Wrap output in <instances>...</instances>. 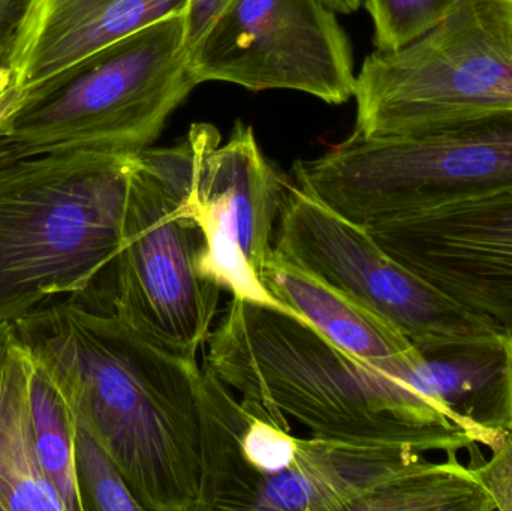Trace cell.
Returning <instances> with one entry per match:
<instances>
[{
  "label": "cell",
  "mask_w": 512,
  "mask_h": 511,
  "mask_svg": "<svg viewBox=\"0 0 512 511\" xmlns=\"http://www.w3.org/2000/svg\"><path fill=\"white\" fill-rule=\"evenodd\" d=\"M143 511H201L203 366L141 335L95 284L12 323Z\"/></svg>",
  "instance_id": "obj_1"
},
{
  "label": "cell",
  "mask_w": 512,
  "mask_h": 511,
  "mask_svg": "<svg viewBox=\"0 0 512 511\" xmlns=\"http://www.w3.org/2000/svg\"><path fill=\"white\" fill-rule=\"evenodd\" d=\"M203 366L277 425L312 437L459 452L478 444L402 378L361 362L282 309L233 297L206 344Z\"/></svg>",
  "instance_id": "obj_2"
},
{
  "label": "cell",
  "mask_w": 512,
  "mask_h": 511,
  "mask_svg": "<svg viewBox=\"0 0 512 511\" xmlns=\"http://www.w3.org/2000/svg\"><path fill=\"white\" fill-rule=\"evenodd\" d=\"M138 153H47L0 165V324L89 288L122 245Z\"/></svg>",
  "instance_id": "obj_3"
},
{
  "label": "cell",
  "mask_w": 512,
  "mask_h": 511,
  "mask_svg": "<svg viewBox=\"0 0 512 511\" xmlns=\"http://www.w3.org/2000/svg\"><path fill=\"white\" fill-rule=\"evenodd\" d=\"M219 141L215 126L198 123L173 146L138 153L119 254L93 282L120 318L189 362L206 347L224 291L201 273L194 207L201 159Z\"/></svg>",
  "instance_id": "obj_4"
},
{
  "label": "cell",
  "mask_w": 512,
  "mask_h": 511,
  "mask_svg": "<svg viewBox=\"0 0 512 511\" xmlns=\"http://www.w3.org/2000/svg\"><path fill=\"white\" fill-rule=\"evenodd\" d=\"M200 86L185 14L144 27L21 92L0 123V165L47 153H140Z\"/></svg>",
  "instance_id": "obj_5"
},
{
  "label": "cell",
  "mask_w": 512,
  "mask_h": 511,
  "mask_svg": "<svg viewBox=\"0 0 512 511\" xmlns=\"http://www.w3.org/2000/svg\"><path fill=\"white\" fill-rule=\"evenodd\" d=\"M294 183L361 227L512 188V111L390 137L354 131L297 161Z\"/></svg>",
  "instance_id": "obj_6"
},
{
  "label": "cell",
  "mask_w": 512,
  "mask_h": 511,
  "mask_svg": "<svg viewBox=\"0 0 512 511\" xmlns=\"http://www.w3.org/2000/svg\"><path fill=\"white\" fill-rule=\"evenodd\" d=\"M354 131L390 137L512 111V0H460L438 26L375 50L355 80Z\"/></svg>",
  "instance_id": "obj_7"
},
{
  "label": "cell",
  "mask_w": 512,
  "mask_h": 511,
  "mask_svg": "<svg viewBox=\"0 0 512 511\" xmlns=\"http://www.w3.org/2000/svg\"><path fill=\"white\" fill-rule=\"evenodd\" d=\"M274 254L352 297L396 327L415 348L501 329L466 311L388 255L369 231L288 183Z\"/></svg>",
  "instance_id": "obj_8"
},
{
  "label": "cell",
  "mask_w": 512,
  "mask_h": 511,
  "mask_svg": "<svg viewBox=\"0 0 512 511\" xmlns=\"http://www.w3.org/2000/svg\"><path fill=\"white\" fill-rule=\"evenodd\" d=\"M324 0H230L189 50L198 84L294 90L340 105L354 98V57Z\"/></svg>",
  "instance_id": "obj_9"
},
{
  "label": "cell",
  "mask_w": 512,
  "mask_h": 511,
  "mask_svg": "<svg viewBox=\"0 0 512 511\" xmlns=\"http://www.w3.org/2000/svg\"><path fill=\"white\" fill-rule=\"evenodd\" d=\"M388 255L512 332V188L366 227Z\"/></svg>",
  "instance_id": "obj_10"
},
{
  "label": "cell",
  "mask_w": 512,
  "mask_h": 511,
  "mask_svg": "<svg viewBox=\"0 0 512 511\" xmlns=\"http://www.w3.org/2000/svg\"><path fill=\"white\" fill-rule=\"evenodd\" d=\"M288 183L265 158L254 128L239 122L225 143L204 153L194 186L204 236L201 273L237 299L285 312L265 290L262 272Z\"/></svg>",
  "instance_id": "obj_11"
},
{
  "label": "cell",
  "mask_w": 512,
  "mask_h": 511,
  "mask_svg": "<svg viewBox=\"0 0 512 511\" xmlns=\"http://www.w3.org/2000/svg\"><path fill=\"white\" fill-rule=\"evenodd\" d=\"M189 0H33L12 56L18 90L30 89L96 51L165 18Z\"/></svg>",
  "instance_id": "obj_12"
},
{
  "label": "cell",
  "mask_w": 512,
  "mask_h": 511,
  "mask_svg": "<svg viewBox=\"0 0 512 511\" xmlns=\"http://www.w3.org/2000/svg\"><path fill=\"white\" fill-rule=\"evenodd\" d=\"M423 461L411 447L298 438L291 467L259 480L248 510L355 511L379 486Z\"/></svg>",
  "instance_id": "obj_13"
},
{
  "label": "cell",
  "mask_w": 512,
  "mask_h": 511,
  "mask_svg": "<svg viewBox=\"0 0 512 511\" xmlns=\"http://www.w3.org/2000/svg\"><path fill=\"white\" fill-rule=\"evenodd\" d=\"M262 284L289 314L303 318L361 362L399 377L420 357V351L396 327L274 252L265 264Z\"/></svg>",
  "instance_id": "obj_14"
},
{
  "label": "cell",
  "mask_w": 512,
  "mask_h": 511,
  "mask_svg": "<svg viewBox=\"0 0 512 511\" xmlns=\"http://www.w3.org/2000/svg\"><path fill=\"white\" fill-rule=\"evenodd\" d=\"M35 366L12 323L0 324V501L5 511H65L36 456Z\"/></svg>",
  "instance_id": "obj_15"
},
{
  "label": "cell",
  "mask_w": 512,
  "mask_h": 511,
  "mask_svg": "<svg viewBox=\"0 0 512 511\" xmlns=\"http://www.w3.org/2000/svg\"><path fill=\"white\" fill-rule=\"evenodd\" d=\"M441 464L424 459L384 483L358 503L355 511H495V501L472 465L457 452Z\"/></svg>",
  "instance_id": "obj_16"
},
{
  "label": "cell",
  "mask_w": 512,
  "mask_h": 511,
  "mask_svg": "<svg viewBox=\"0 0 512 511\" xmlns=\"http://www.w3.org/2000/svg\"><path fill=\"white\" fill-rule=\"evenodd\" d=\"M35 365L32 411L36 456L65 511H83L75 480L77 414L48 369L36 360Z\"/></svg>",
  "instance_id": "obj_17"
},
{
  "label": "cell",
  "mask_w": 512,
  "mask_h": 511,
  "mask_svg": "<svg viewBox=\"0 0 512 511\" xmlns=\"http://www.w3.org/2000/svg\"><path fill=\"white\" fill-rule=\"evenodd\" d=\"M75 480L83 511H143L113 456L78 417Z\"/></svg>",
  "instance_id": "obj_18"
},
{
  "label": "cell",
  "mask_w": 512,
  "mask_h": 511,
  "mask_svg": "<svg viewBox=\"0 0 512 511\" xmlns=\"http://www.w3.org/2000/svg\"><path fill=\"white\" fill-rule=\"evenodd\" d=\"M460 0H363L375 29V47L393 51L438 26Z\"/></svg>",
  "instance_id": "obj_19"
},
{
  "label": "cell",
  "mask_w": 512,
  "mask_h": 511,
  "mask_svg": "<svg viewBox=\"0 0 512 511\" xmlns=\"http://www.w3.org/2000/svg\"><path fill=\"white\" fill-rule=\"evenodd\" d=\"M480 461L472 467L492 495L496 510L512 511V432L490 461H484L483 456Z\"/></svg>",
  "instance_id": "obj_20"
},
{
  "label": "cell",
  "mask_w": 512,
  "mask_h": 511,
  "mask_svg": "<svg viewBox=\"0 0 512 511\" xmlns=\"http://www.w3.org/2000/svg\"><path fill=\"white\" fill-rule=\"evenodd\" d=\"M33 0H0V66H11Z\"/></svg>",
  "instance_id": "obj_21"
},
{
  "label": "cell",
  "mask_w": 512,
  "mask_h": 511,
  "mask_svg": "<svg viewBox=\"0 0 512 511\" xmlns=\"http://www.w3.org/2000/svg\"><path fill=\"white\" fill-rule=\"evenodd\" d=\"M228 2L230 0H189L185 12L186 42L189 50L200 41Z\"/></svg>",
  "instance_id": "obj_22"
},
{
  "label": "cell",
  "mask_w": 512,
  "mask_h": 511,
  "mask_svg": "<svg viewBox=\"0 0 512 511\" xmlns=\"http://www.w3.org/2000/svg\"><path fill=\"white\" fill-rule=\"evenodd\" d=\"M337 14H352L363 6V0H324Z\"/></svg>",
  "instance_id": "obj_23"
},
{
  "label": "cell",
  "mask_w": 512,
  "mask_h": 511,
  "mask_svg": "<svg viewBox=\"0 0 512 511\" xmlns=\"http://www.w3.org/2000/svg\"><path fill=\"white\" fill-rule=\"evenodd\" d=\"M20 96L21 90H18L17 87H15V89H12L11 92L6 93V95L0 99V123H2L3 119L8 116L9 111L14 108V105L17 104Z\"/></svg>",
  "instance_id": "obj_24"
},
{
  "label": "cell",
  "mask_w": 512,
  "mask_h": 511,
  "mask_svg": "<svg viewBox=\"0 0 512 511\" xmlns=\"http://www.w3.org/2000/svg\"><path fill=\"white\" fill-rule=\"evenodd\" d=\"M12 89H15V83L11 66H0V99Z\"/></svg>",
  "instance_id": "obj_25"
},
{
  "label": "cell",
  "mask_w": 512,
  "mask_h": 511,
  "mask_svg": "<svg viewBox=\"0 0 512 511\" xmlns=\"http://www.w3.org/2000/svg\"><path fill=\"white\" fill-rule=\"evenodd\" d=\"M0 511H5V507H3L2 501H0Z\"/></svg>",
  "instance_id": "obj_26"
}]
</instances>
